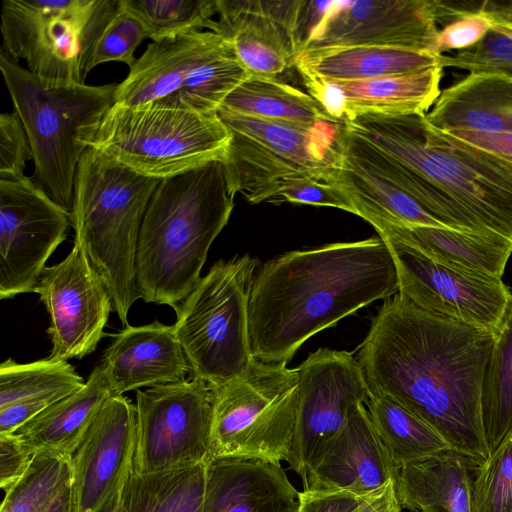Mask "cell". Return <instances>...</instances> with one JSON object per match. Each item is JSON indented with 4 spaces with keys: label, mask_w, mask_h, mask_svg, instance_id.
I'll return each instance as SVG.
<instances>
[{
    "label": "cell",
    "mask_w": 512,
    "mask_h": 512,
    "mask_svg": "<svg viewBox=\"0 0 512 512\" xmlns=\"http://www.w3.org/2000/svg\"><path fill=\"white\" fill-rule=\"evenodd\" d=\"M496 334L421 310L397 293L372 318L357 359L369 394L401 404L476 468L490 456L481 396Z\"/></svg>",
    "instance_id": "obj_1"
},
{
    "label": "cell",
    "mask_w": 512,
    "mask_h": 512,
    "mask_svg": "<svg viewBox=\"0 0 512 512\" xmlns=\"http://www.w3.org/2000/svg\"><path fill=\"white\" fill-rule=\"evenodd\" d=\"M398 291L393 256L379 235L280 254L254 274L248 309L252 356L288 363L313 335Z\"/></svg>",
    "instance_id": "obj_2"
},
{
    "label": "cell",
    "mask_w": 512,
    "mask_h": 512,
    "mask_svg": "<svg viewBox=\"0 0 512 512\" xmlns=\"http://www.w3.org/2000/svg\"><path fill=\"white\" fill-rule=\"evenodd\" d=\"M428 183L456 226L512 243V164L432 126L426 114H362L343 121Z\"/></svg>",
    "instance_id": "obj_3"
},
{
    "label": "cell",
    "mask_w": 512,
    "mask_h": 512,
    "mask_svg": "<svg viewBox=\"0 0 512 512\" xmlns=\"http://www.w3.org/2000/svg\"><path fill=\"white\" fill-rule=\"evenodd\" d=\"M234 197L223 160L160 181L137 243L141 299L177 311L201 278L208 251L229 221Z\"/></svg>",
    "instance_id": "obj_4"
},
{
    "label": "cell",
    "mask_w": 512,
    "mask_h": 512,
    "mask_svg": "<svg viewBox=\"0 0 512 512\" xmlns=\"http://www.w3.org/2000/svg\"><path fill=\"white\" fill-rule=\"evenodd\" d=\"M160 179L139 174L89 147L78 163L71 225L75 240L104 281L114 311L128 326L140 299L136 251L148 203Z\"/></svg>",
    "instance_id": "obj_5"
},
{
    "label": "cell",
    "mask_w": 512,
    "mask_h": 512,
    "mask_svg": "<svg viewBox=\"0 0 512 512\" xmlns=\"http://www.w3.org/2000/svg\"><path fill=\"white\" fill-rule=\"evenodd\" d=\"M0 69L32 150V178L70 213L78 163L115 103L118 84L46 82L4 50Z\"/></svg>",
    "instance_id": "obj_6"
},
{
    "label": "cell",
    "mask_w": 512,
    "mask_h": 512,
    "mask_svg": "<svg viewBox=\"0 0 512 512\" xmlns=\"http://www.w3.org/2000/svg\"><path fill=\"white\" fill-rule=\"evenodd\" d=\"M248 72L234 45L196 30L152 41L117 85L116 104L217 112Z\"/></svg>",
    "instance_id": "obj_7"
},
{
    "label": "cell",
    "mask_w": 512,
    "mask_h": 512,
    "mask_svg": "<svg viewBox=\"0 0 512 512\" xmlns=\"http://www.w3.org/2000/svg\"><path fill=\"white\" fill-rule=\"evenodd\" d=\"M231 140L223 160L229 190L248 202H267L278 185L309 176L331 183L340 156L342 123L301 125L219 108Z\"/></svg>",
    "instance_id": "obj_8"
},
{
    "label": "cell",
    "mask_w": 512,
    "mask_h": 512,
    "mask_svg": "<svg viewBox=\"0 0 512 512\" xmlns=\"http://www.w3.org/2000/svg\"><path fill=\"white\" fill-rule=\"evenodd\" d=\"M230 140L217 112L114 103L90 147L139 174L162 180L224 160Z\"/></svg>",
    "instance_id": "obj_9"
},
{
    "label": "cell",
    "mask_w": 512,
    "mask_h": 512,
    "mask_svg": "<svg viewBox=\"0 0 512 512\" xmlns=\"http://www.w3.org/2000/svg\"><path fill=\"white\" fill-rule=\"evenodd\" d=\"M298 386L297 367L256 359L239 375L211 386L212 425L207 462L217 459L288 462Z\"/></svg>",
    "instance_id": "obj_10"
},
{
    "label": "cell",
    "mask_w": 512,
    "mask_h": 512,
    "mask_svg": "<svg viewBox=\"0 0 512 512\" xmlns=\"http://www.w3.org/2000/svg\"><path fill=\"white\" fill-rule=\"evenodd\" d=\"M258 264L249 254L217 261L176 311L173 327L192 376L210 386L239 375L254 359L248 309Z\"/></svg>",
    "instance_id": "obj_11"
},
{
    "label": "cell",
    "mask_w": 512,
    "mask_h": 512,
    "mask_svg": "<svg viewBox=\"0 0 512 512\" xmlns=\"http://www.w3.org/2000/svg\"><path fill=\"white\" fill-rule=\"evenodd\" d=\"M119 7L120 0H4V50L46 82L85 83L91 51Z\"/></svg>",
    "instance_id": "obj_12"
},
{
    "label": "cell",
    "mask_w": 512,
    "mask_h": 512,
    "mask_svg": "<svg viewBox=\"0 0 512 512\" xmlns=\"http://www.w3.org/2000/svg\"><path fill=\"white\" fill-rule=\"evenodd\" d=\"M212 399V387L193 376L136 390L132 471L152 474L207 463Z\"/></svg>",
    "instance_id": "obj_13"
},
{
    "label": "cell",
    "mask_w": 512,
    "mask_h": 512,
    "mask_svg": "<svg viewBox=\"0 0 512 512\" xmlns=\"http://www.w3.org/2000/svg\"><path fill=\"white\" fill-rule=\"evenodd\" d=\"M379 236L393 256L401 296L431 314L498 332L512 304L500 278L447 265L396 238Z\"/></svg>",
    "instance_id": "obj_14"
},
{
    "label": "cell",
    "mask_w": 512,
    "mask_h": 512,
    "mask_svg": "<svg viewBox=\"0 0 512 512\" xmlns=\"http://www.w3.org/2000/svg\"><path fill=\"white\" fill-rule=\"evenodd\" d=\"M70 213L33 178L0 179V298L34 292L45 264L66 239Z\"/></svg>",
    "instance_id": "obj_15"
},
{
    "label": "cell",
    "mask_w": 512,
    "mask_h": 512,
    "mask_svg": "<svg viewBox=\"0 0 512 512\" xmlns=\"http://www.w3.org/2000/svg\"><path fill=\"white\" fill-rule=\"evenodd\" d=\"M297 370L298 407L287 463L303 482L313 460L353 409L367 402L369 389L358 359L345 350L319 348Z\"/></svg>",
    "instance_id": "obj_16"
},
{
    "label": "cell",
    "mask_w": 512,
    "mask_h": 512,
    "mask_svg": "<svg viewBox=\"0 0 512 512\" xmlns=\"http://www.w3.org/2000/svg\"><path fill=\"white\" fill-rule=\"evenodd\" d=\"M34 292L50 317V360L82 359L97 348L114 308L104 281L77 243L61 262L45 267Z\"/></svg>",
    "instance_id": "obj_17"
},
{
    "label": "cell",
    "mask_w": 512,
    "mask_h": 512,
    "mask_svg": "<svg viewBox=\"0 0 512 512\" xmlns=\"http://www.w3.org/2000/svg\"><path fill=\"white\" fill-rule=\"evenodd\" d=\"M440 6L437 0L331 1L301 52L386 46L434 53Z\"/></svg>",
    "instance_id": "obj_18"
},
{
    "label": "cell",
    "mask_w": 512,
    "mask_h": 512,
    "mask_svg": "<svg viewBox=\"0 0 512 512\" xmlns=\"http://www.w3.org/2000/svg\"><path fill=\"white\" fill-rule=\"evenodd\" d=\"M135 441L136 406L123 395L110 397L71 455L76 512H111L119 505Z\"/></svg>",
    "instance_id": "obj_19"
},
{
    "label": "cell",
    "mask_w": 512,
    "mask_h": 512,
    "mask_svg": "<svg viewBox=\"0 0 512 512\" xmlns=\"http://www.w3.org/2000/svg\"><path fill=\"white\" fill-rule=\"evenodd\" d=\"M306 1L215 0L208 30L231 40L249 75L277 77L302 46Z\"/></svg>",
    "instance_id": "obj_20"
},
{
    "label": "cell",
    "mask_w": 512,
    "mask_h": 512,
    "mask_svg": "<svg viewBox=\"0 0 512 512\" xmlns=\"http://www.w3.org/2000/svg\"><path fill=\"white\" fill-rule=\"evenodd\" d=\"M396 475L397 469L367 408L359 404L311 463L303 490L348 491L367 496L395 479Z\"/></svg>",
    "instance_id": "obj_21"
},
{
    "label": "cell",
    "mask_w": 512,
    "mask_h": 512,
    "mask_svg": "<svg viewBox=\"0 0 512 512\" xmlns=\"http://www.w3.org/2000/svg\"><path fill=\"white\" fill-rule=\"evenodd\" d=\"M113 395L187 379L191 367L174 327L155 320L114 335L100 363Z\"/></svg>",
    "instance_id": "obj_22"
},
{
    "label": "cell",
    "mask_w": 512,
    "mask_h": 512,
    "mask_svg": "<svg viewBox=\"0 0 512 512\" xmlns=\"http://www.w3.org/2000/svg\"><path fill=\"white\" fill-rule=\"evenodd\" d=\"M299 493L280 463L217 459L206 463L203 512H299Z\"/></svg>",
    "instance_id": "obj_23"
},
{
    "label": "cell",
    "mask_w": 512,
    "mask_h": 512,
    "mask_svg": "<svg viewBox=\"0 0 512 512\" xmlns=\"http://www.w3.org/2000/svg\"><path fill=\"white\" fill-rule=\"evenodd\" d=\"M426 118L444 132H512V79L499 73H469L440 92Z\"/></svg>",
    "instance_id": "obj_24"
},
{
    "label": "cell",
    "mask_w": 512,
    "mask_h": 512,
    "mask_svg": "<svg viewBox=\"0 0 512 512\" xmlns=\"http://www.w3.org/2000/svg\"><path fill=\"white\" fill-rule=\"evenodd\" d=\"M442 55L386 46H354L303 51L294 67L300 76L327 82L363 81L440 66Z\"/></svg>",
    "instance_id": "obj_25"
},
{
    "label": "cell",
    "mask_w": 512,
    "mask_h": 512,
    "mask_svg": "<svg viewBox=\"0 0 512 512\" xmlns=\"http://www.w3.org/2000/svg\"><path fill=\"white\" fill-rule=\"evenodd\" d=\"M114 396L99 363L78 391L58 400L15 433L33 451L71 456L95 417Z\"/></svg>",
    "instance_id": "obj_26"
},
{
    "label": "cell",
    "mask_w": 512,
    "mask_h": 512,
    "mask_svg": "<svg viewBox=\"0 0 512 512\" xmlns=\"http://www.w3.org/2000/svg\"><path fill=\"white\" fill-rule=\"evenodd\" d=\"M378 235L396 238L428 257L475 273L502 277L512 254V243L444 227L405 226L372 222Z\"/></svg>",
    "instance_id": "obj_27"
},
{
    "label": "cell",
    "mask_w": 512,
    "mask_h": 512,
    "mask_svg": "<svg viewBox=\"0 0 512 512\" xmlns=\"http://www.w3.org/2000/svg\"><path fill=\"white\" fill-rule=\"evenodd\" d=\"M470 463L452 450L397 471L402 508L411 512H470Z\"/></svg>",
    "instance_id": "obj_28"
},
{
    "label": "cell",
    "mask_w": 512,
    "mask_h": 512,
    "mask_svg": "<svg viewBox=\"0 0 512 512\" xmlns=\"http://www.w3.org/2000/svg\"><path fill=\"white\" fill-rule=\"evenodd\" d=\"M442 71L441 66H435L370 80L336 82L346 100L344 120L362 114H426L440 95Z\"/></svg>",
    "instance_id": "obj_29"
},
{
    "label": "cell",
    "mask_w": 512,
    "mask_h": 512,
    "mask_svg": "<svg viewBox=\"0 0 512 512\" xmlns=\"http://www.w3.org/2000/svg\"><path fill=\"white\" fill-rule=\"evenodd\" d=\"M220 108L301 125L335 122L308 93L277 77L248 75L225 98Z\"/></svg>",
    "instance_id": "obj_30"
},
{
    "label": "cell",
    "mask_w": 512,
    "mask_h": 512,
    "mask_svg": "<svg viewBox=\"0 0 512 512\" xmlns=\"http://www.w3.org/2000/svg\"><path fill=\"white\" fill-rule=\"evenodd\" d=\"M365 404L397 471L451 450L434 429L392 398L369 394Z\"/></svg>",
    "instance_id": "obj_31"
},
{
    "label": "cell",
    "mask_w": 512,
    "mask_h": 512,
    "mask_svg": "<svg viewBox=\"0 0 512 512\" xmlns=\"http://www.w3.org/2000/svg\"><path fill=\"white\" fill-rule=\"evenodd\" d=\"M206 463L179 470L131 472L121 495L127 512H203Z\"/></svg>",
    "instance_id": "obj_32"
},
{
    "label": "cell",
    "mask_w": 512,
    "mask_h": 512,
    "mask_svg": "<svg viewBox=\"0 0 512 512\" xmlns=\"http://www.w3.org/2000/svg\"><path fill=\"white\" fill-rule=\"evenodd\" d=\"M481 407L491 454L512 430V304L496 334L486 367Z\"/></svg>",
    "instance_id": "obj_33"
},
{
    "label": "cell",
    "mask_w": 512,
    "mask_h": 512,
    "mask_svg": "<svg viewBox=\"0 0 512 512\" xmlns=\"http://www.w3.org/2000/svg\"><path fill=\"white\" fill-rule=\"evenodd\" d=\"M86 382L67 361L49 358L30 363L7 359L0 365V409L39 397L60 400Z\"/></svg>",
    "instance_id": "obj_34"
},
{
    "label": "cell",
    "mask_w": 512,
    "mask_h": 512,
    "mask_svg": "<svg viewBox=\"0 0 512 512\" xmlns=\"http://www.w3.org/2000/svg\"><path fill=\"white\" fill-rule=\"evenodd\" d=\"M73 482L71 456L39 451L5 491L0 512H43Z\"/></svg>",
    "instance_id": "obj_35"
},
{
    "label": "cell",
    "mask_w": 512,
    "mask_h": 512,
    "mask_svg": "<svg viewBox=\"0 0 512 512\" xmlns=\"http://www.w3.org/2000/svg\"><path fill=\"white\" fill-rule=\"evenodd\" d=\"M481 4L492 19V27L474 46L452 56L442 55L440 66L470 73H499L512 79V2Z\"/></svg>",
    "instance_id": "obj_36"
},
{
    "label": "cell",
    "mask_w": 512,
    "mask_h": 512,
    "mask_svg": "<svg viewBox=\"0 0 512 512\" xmlns=\"http://www.w3.org/2000/svg\"><path fill=\"white\" fill-rule=\"evenodd\" d=\"M153 41L208 28L216 15L215 0H121Z\"/></svg>",
    "instance_id": "obj_37"
},
{
    "label": "cell",
    "mask_w": 512,
    "mask_h": 512,
    "mask_svg": "<svg viewBox=\"0 0 512 512\" xmlns=\"http://www.w3.org/2000/svg\"><path fill=\"white\" fill-rule=\"evenodd\" d=\"M473 471L470 512H512V430Z\"/></svg>",
    "instance_id": "obj_38"
},
{
    "label": "cell",
    "mask_w": 512,
    "mask_h": 512,
    "mask_svg": "<svg viewBox=\"0 0 512 512\" xmlns=\"http://www.w3.org/2000/svg\"><path fill=\"white\" fill-rule=\"evenodd\" d=\"M148 38L143 24L129 11L120 0V7L99 35L86 67L88 74L94 67L107 62H122L129 66L135 64L134 53L141 42Z\"/></svg>",
    "instance_id": "obj_39"
},
{
    "label": "cell",
    "mask_w": 512,
    "mask_h": 512,
    "mask_svg": "<svg viewBox=\"0 0 512 512\" xmlns=\"http://www.w3.org/2000/svg\"><path fill=\"white\" fill-rule=\"evenodd\" d=\"M439 22H446L438 31L434 53H443L457 50H466L477 44L492 27L493 22L482 4L475 10L456 8L443 2L440 10Z\"/></svg>",
    "instance_id": "obj_40"
},
{
    "label": "cell",
    "mask_w": 512,
    "mask_h": 512,
    "mask_svg": "<svg viewBox=\"0 0 512 512\" xmlns=\"http://www.w3.org/2000/svg\"><path fill=\"white\" fill-rule=\"evenodd\" d=\"M267 202L331 207L357 215L353 202L339 186L309 176L294 177L281 182Z\"/></svg>",
    "instance_id": "obj_41"
},
{
    "label": "cell",
    "mask_w": 512,
    "mask_h": 512,
    "mask_svg": "<svg viewBox=\"0 0 512 512\" xmlns=\"http://www.w3.org/2000/svg\"><path fill=\"white\" fill-rule=\"evenodd\" d=\"M32 150L15 111L0 115V179L18 180L23 177Z\"/></svg>",
    "instance_id": "obj_42"
},
{
    "label": "cell",
    "mask_w": 512,
    "mask_h": 512,
    "mask_svg": "<svg viewBox=\"0 0 512 512\" xmlns=\"http://www.w3.org/2000/svg\"><path fill=\"white\" fill-rule=\"evenodd\" d=\"M36 452L16 434H0V487L6 491L26 472Z\"/></svg>",
    "instance_id": "obj_43"
},
{
    "label": "cell",
    "mask_w": 512,
    "mask_h": 512,
    "mask_svg": "<svg viewBox=\"0 0 512 512\" xmlns=\"http://www.w3.org/2000/svg\"><path fill=\"white\" fill-rule=\"evenodd\" d=\"M364 497L348 491L303 490L299 512H359Z\"/></svg>",
    "instance_id": "obj_44"
},
{
    "label": "cell",
    "mask_w": 512,
    "mask_h": 512,
    "mask_svg": "<svg viewBox=\"0 0 512 512\" xmlns=\"http://www.w3.org/2000/svg\"><path fill=\"white\" fill-rule=\"evenodd\" d=\"M308 94L335 122L343 123L346 113L344 93L336 82H327L309 76H301Z\"/></svg>",
    "instance_id": "obj_45"
},
{
    "label": "cell",
    "mask_w": 512,
    "mask_h": 512,
    "mask_svg": "<svg viewBox=\"0 0 512 512\" xmlns=\"http://www.w3.org/2000/svg\"><path fill=\"white\" fill-rule=\"evenodd\" d=\"M58 400L48 397L32 398L0 409V434L15 433Z\"/></svg>",
    "instance_id": "obj_46"
},
{
    "label": "cell",
    "mask_w": 512,
    "mask_h": 512,
    "mask_svg": "<svg viewBox=\"0 0 512 512\" xmlns=\"http://www.w3.org/2000/svg\"><path fill=\"white\" fill-rule=\"evenodd\" d=\"M451 136L512 164V132L487 133L470 130L447 132Z\"/></svg>",
    "instance_id": "obj_47"
},
{
    "label": "cell",
    "mask_w": 512,
    "mask_h": 512,
    "mask_svg": "<svg viewBox=\"0 0 512 512\" xmlns=\"http://www.w3.org/2000/svg\"><path fill=\"white\" fill-rule=\"evenodd\" d=\"M395 480H389L383 487L365 496L359 512H402Z\"/></svg>",
    "instance_id": "obj_48"
},
{
    "label": "cell",
    "mask_w": 512,
    "mask_h": 512,
    "mask_svg": "<svg viewBox=\"0 0 512 512\" xmlns=\"http://www.w3.org/2000/svg\"><path fill=\"white\" fill-rule=\"evenodd\" d=\"M43 512H76L72 484L59 494Z\"/></svg>",
    "instance_id": "obj_49"
},
{
    "label": "cell",
    "mask_w": 512,
    "mask_h": 512,
    "mask_svg": "<svg viewBox=\"0 0 512 512\" xmlns=\"http://www.w3.org/2000/svg\"><path fill=\"white\" fill-rule=\"evenodd\" d=\"M422 512H429V511H427V510H424V511H422Z\"/></svg>",
    "instance_id": "obj_50"
}]
</instances>
